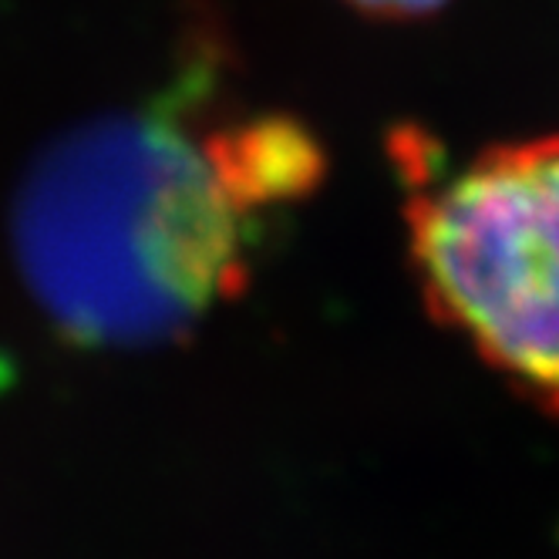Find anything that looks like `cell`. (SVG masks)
I'll return each mask as SVG.
<instances>
[{"instance_id": "6da1fadb", "label": "cell", "mask_w": 559, "mask_h": 559, "mask_svg": "<svg viewBox=\"0 0 559 559\" xmlns=\"http://www.w3.org/2000/svg\"><path fill=\"white\" fill-rule=\"evenodd\" d=\"M213 71L192 58L163 98L78 126L31 163L14 257L74 344L186 334L239 287L263 213L313 182L317 148L297 126H206Z\"/></svg>"}, {"instance_id": "7a4b0ae2", "label": "cell", "mask_w": 559, "mask_h": 559, "mask_svg": "<svg viewBox=\"0 0 559 559\" xmlns=\"http://www.w3.org/2000/svg\"><path fill=\"white\" fill-rule=\"evenodd\" d=\"M408 216L435 310L559 412V135L475 155L428 182Z\"/></svg>"}, {"instance_id": "3957f363", "label": "cell", "mask_w": 559, "mask_h": 559, "mask_svg": "<svg viewBox=\"0 0 559 559\" xmlns=\"http://www.w3.org/2000/svg\"><path fill=\"white\" fill-rule=\"evenodd\" d=\"M357 11L374 17H421L445 4V0H347Z\"/></svg>"}]
</instances>
